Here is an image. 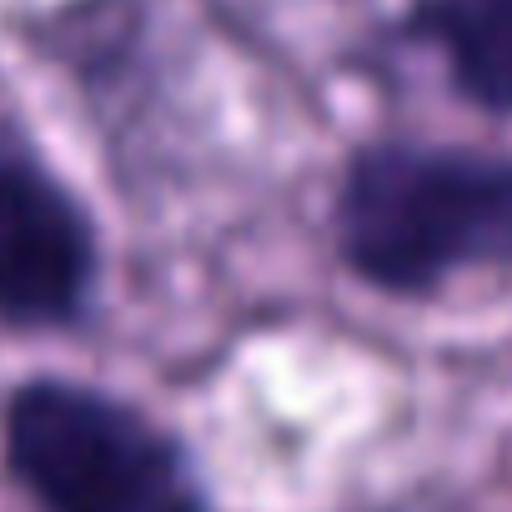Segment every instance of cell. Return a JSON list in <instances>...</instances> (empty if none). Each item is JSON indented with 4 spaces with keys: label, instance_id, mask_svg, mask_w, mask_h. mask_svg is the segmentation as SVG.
Returning <instances> with one entry per match:
<instances>
[{
    "label": "cell",
    "instance_id": "cell-1",
    "mask_svg": "<svg viewBox=\"0 0 512 512\" xmlns=\"http://www.w3.org/2000/svg\"><path fill=\"white\" fill-rule=\"evenodd\" d=\"M332 241L347 277L402 302L472 272H512V151L357 146L332 196Z\"/></svg>",
    "mask_w": 512,
    "mask_h": 512
},
{
    "label": "cell",
    "instance_id": "cell-2",
    "mask_svg": "<svg viewBox=\"0 0 512 512\" xmlns=\"http://www.w3.org/2000/svg\"><path fill=\"white\" fill-rule=\"evenodd\" d=\"M0 462L41 512H211L191 452L161 422L71 377L11 387Z\"/></svg>",
    "mask_w": 512,
    "mask_h": 512
},
{
    "label": "cell",
    "instance_id": "cell-3",
    "mask_svg": "<svg viewBox=\"0 0 512 512\" xmlns=\"http://www.w3.org/2000/svg\"><path fill=\"white\" fill-rule=\"evenodd\" d=\"M101 287V236L86 201L46 156L0 126V322L66 332L86 322Z\"/></svg>",
    "mask_w": 512,
    "mask_h": 512
},
{
    "label": "cell",
    "instance_id": "cell-4",
    "mask_svg": "<svg viewBox=\"0 0 512 512\" xmlns=\"http://www.w3.org/2000/svg\"><path fill=\"white\" fill-rule=\"evenodd\" d=\"M407 36L442 61L462 101L512 116V0H412Z\"/></svg>",
    "mask_w": 512,
    "mask_h": 512
},
{
    "label": "cell",
    "instance_id": "cell-5",
    "mask_svg": "<svg viewBox=\"0 0 512 512\" xmlns=\"http://www.w3.org/2000/svg\"><path fill=\"white\" fill-rule=\"evenodd\" d=\"M387 512H442V507H387Z\"/></svg>",
    "mask_w": 512,
    "mask_h": 512
}]
</instances>
